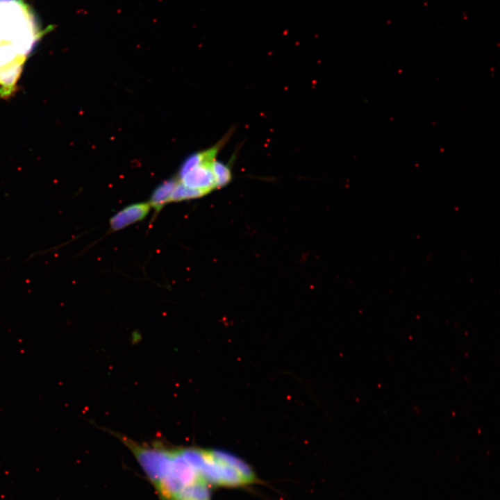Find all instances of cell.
<instances>
[{"mask_svg":"<svg viewBox=\"0 0 500 500\" xmlns=\"http://www.w3.org/2000/svg\"><path fill=\"white\" fill-rule=\"evenodd\" d=\"M132 452L160 500H212L199 447L140 444L120 437Z\"/></svg>","mask_w":500,"mask_h":500,"instance_id":"cell-1","label":"cell"},{"mask_svg":"<svg viewBox=\"0 0 500 500\" xmlns=\"http://www.w3.org/2000/svg\"><path fill=\"white\" fill-rule=\"evenodd\" d=\"M31 7L24 0H0V94L15 90L22 67L44 35Z\"/></svg>","mask_w":500,"mask_h":500,"instance_id":"cell-2","label":"cell"},{"mask_svg":"<svg viewBox=\"0 0 500 500\" xmlns=\"http://www.w3.org/2000/svg\"><path fill=\"white\" fill-rule=\"evenodd\" d=\"M200 462L212 489L244 488L260 481L247 463L224 451L201 448Z\"/></svg>","mask_w":500,"mask_h":500,"instance_id":"cell-3","label":"cell"},{"mask_svg":"<svg viewBox=\"0 0 500 500\" xmlns=\"http://www.w3.org/2000/svg\"><path fill=\"white\" fill-rule=\"evenodd\" d=\"M228 136L203 151L189 156L178 172V181L184 185L206 195L219 188L215 172L216 156Z\"/></svg>","mask_w":500,"mask_h":500,"instance_id":"cell-4","label":"cell"},{"mask_svg":"<svg viewBox=\"0 0 500 500\" xmlns=\"http://www.w3.org/2000/svg\"><path fill=\"white\" fill-rule=\"evenodd\" d=\"M151 208L149 202L134 203L125 207L110 218L111 229L119 231L142 220L148 215Z\"/></svg>","mask_w":500,"mask_h":500,"instance_id":"cell-5","label":"cell"},{"mask_svg":"<svg viewBox=\"0 0 500 500\" xmlns=\"http://www.w3.org/2000/svg\"><path fill=\"white\" fill-rule=\"evenodd\" d=\"M176 182V179L168 180L154 190L149 202L151 208L160 210L166 203L171 202L172 194Z\"/></svg>","mask_w":500,"mask_h":500,"instance_id":"cell-6","label":"cell"},{"mask_svg":"<svg viewBox=\"0 0 500 500\" xmlns=\"http://www.w3.org/2000/svg\"><path fill=\"white\" fill-rule=\"evenodd\" d=\"M202 196H203V194L201 192L190 188L177 180L172 194L171 201L188 200L199 198Z\"/></svg>","mask_w":500,"mask_h":500,"instance_id":"cell-7","label":"cell"}]
</instances>
